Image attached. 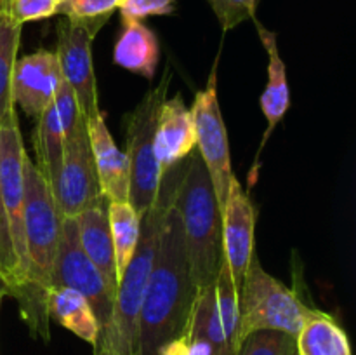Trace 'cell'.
Segmentation results:
<instances>
[{"label": "cell", "mask_w": 356, "mask_h": 355, "mask_svg": "<svg viewBox=\"0 0 356 355\" xmlns=\"http://www.w3.org/2000/svg\"><path fill=\"white\" fill-rule=\"evenodd\" d=\"M63 72L56 51L38 49L31 54L16 59L10 80V97L30 117L38 118L42 111L54 101Z\"/></svg>", "instance_id": "obj_12"}, {"label": "cell", "mask_w": 356, "mask_h": 355, "mask_svg": "<svg viewBox=\"0 0 356 355\" xmlns=\"http://www.w3.org/2000/svg\"><path fill=\"white\" fill-rule=\"evenodd\" d=\"M94 37L96 33L86 24L73 23L66 17H63L58 23L56 54L61 66L63 79L72 87L80 113L86 118L101 111L99 101H97L92 52H90Z\"/></svg>", "instance_id": "obj_10"}, {"label": "cell", "mask_w": 356, "mask_h": 355, "mask_svg": "<svg viewBox=\"0 0 356 355\" xmlns=\"http://www.w3.org/2000/svg\"><path fill=\"white\" fill-rule=\"evenodd\" d=\"M313 310L296 289L268 274L252 254L238 287L240 341L254 331H282L296 338Z\"/></svg>", "instance_id": "obj_4"}, {"label": "cell", "mask_w": 356, "mask_h": 355, "mask_svg": "<svg viewBox=\"0 0 356 355\" xmlns=\"http://www.w3.org/2000/svg\"><path fill=\"white\" fill-rule=\"evenodd\" d=\"M24 157H26V150H24L23 136H21L19 122H17L16 108H14L0 124V191H2L3 209H6L7 223H9L14 253H16L21 274H23V282L28 277V256L23 225Z\"/></svg>", "instance_id": "obj_9"}, {"label": "cell", "mask_w": 356, "mask_h": 355, "mask_svg": "<svg viewBox=\"0 0 356 355\" xmlns=\"http://www.w3.org/2000/svg\"><path fill=\"white\" fill-rule=\"evenodd\" d=\"M259 0H209L219 24L225 31L233 30L243 21L254 19Z\"/></svg>", "instance_id": "obj_27"}, {"label": "cell", "mask_w": 356, "mask_h": 355, "mask_svg": "<svg viewBox=\"0 0 356 355\" xmlns=\"http://www.w3.org/2000/svg\"><path fill=\"white\" fill-rule=\"evenodd\" d=\"M159 38L143 21H122L113 61L122 68L152 80L159 66Z\"/></svg>", "instance_id": "obj_18"}, {"label": "cell", "mask_w": 356, "mask_h": 355, "mask_svg": "<svg viewBox=\"0 0 356 355\" xmlns=\"http://www.w3.org/2000/svg\"><path fill=\"white\" fill-rule=\"evenodd\" d=\"M51 287H70L89 301L99 327L106 324L113 310V296L92 261L79 242L75 219L63 218L58 251L52 268Z\"/></svg>", "instance_id": "obj_8"}, {"label": "cell", "mask_w": 356, "mask_h": 355, "mask_svg": "<svg viewBox=\"0 0 356 355\" xmlns=\"http://www.w3.org/2000/svg\"><path fill=\"white\" fill-rule=\"evenodd\" d=\"M221 218L222 253H225V261L228 263L233 282L238 291L254 254L256 209L236 178L229 188V195L221 211Z\"/></svg>", "instance_id": "obj_13"}, {"label": "cell", "mask_w": 356, "mask_h": 355, "mask_svg": "<svg viewBox=\"0 0 356 355\" xmlns=\"http://www.w3.org/2000/svg\"><path fill=\"white\" fill-rule=\"evenodd\" d=\"M257 33H259L261 42H263L264 49L268 52V82L259 101L261 110H263L264 117L268 120V127L266 132H264L263 143L259 146L261 152L271 132L275 131L278 122L284 118L289 106H291V89H289L287 82V66H285L284 59L280 58V52H278L277 35L273 31L266 30L259 23H257Z\"/></svg>", "instance_id": "obj_17"}, {"label": "cell", "mask_w": 356, "mask_h": 355, "mask_svg": "<svg viewBox=\"0 0 356 355\" xmlns=\"http://www.w3.org/2000/svg\"><path fill=\"white\" fill-rule=\"evenodd\" d=\"M79 242L83 253L87 254L94 267L99 270L110 289L111 296L117 294L118 271L117 260H115L113 240H111L110 221H108V200H101L99 204L86 209L75 218Z\"/></svg>", "instance_id": "obj_16"}, {"label": "cell", "mask_w": 356, "mask_h": 355, "mask_svg": "<svg viewBox=\"0 0 356 355\" xmlns=\"http://www.w3.org/2000/svg\"><path fill=\"white\" fill-rule=\"evenodd\" d=\"M188 157L174 204L183 221L191 277L197 289H204L214 285L225 261L222 218L200 155L193 150Z\"/></svg>", "instance_id": "obj_3"}, {"label": "cell", "mask_w": 356, "mask_h": 355, "mask_svg": "<svg viewBox=\"0 0 356 355\" xmlns=\"http://www.w3.org/2000/svg\"><path fill=\"white\" fill-rule=\"evenodd\" d=\"M108 221L117 260L118 281L134 256L141 235V216L129 202H108Z\"/></svg>", "instance_id": "obj_21"}, {"label": "cell", "mask_w": 356, "mask_h": 355, "mask_svg": "<svg viewBox=\"0 0 356 355\" xmlns=\"http://www.w3.org/2000/svg\"><path fill=\"white\" fill-rule=\"evenodd\" d=\"M177 0H124L120 10L122 21H143L149 16H167L176 9Z\"/></svg>", "instance_id": "obj_29"}, {"label": "cell", "mask_w": 356, "mask_h": 355, "mask_svg": "<svg viewBox=\"0 0 356 355\" xmlns=\"http://www.w3.org/2000/svg\"><path fill=\"white\" fill-rule=\"evenodd\" d=\"M3 296H9V294H7V287H6V284H3V282L0 281V301H2Z\"/></svg>", "instance_id": "obj_31"}, {"label": "cell", "mask_w": 356, "mask_h": 355, "mask_svg": "<svg viewBox=\"0 0 356 355\" xmlns=\"http://www.w3.org/2000/svg\"><path fill=\"white\" fill-rule=\"evenodd\" d=\"M21 30L23 26L13 23L7 17L6 10V17L0 24V124L6 115L14 110L13 97H10V80H13L14 63L19 51Z\"/></svg>", "instance_id": "obj_22"}, {"label": "cell", "mask_w": 356, "mask_h": 355, "mask_svg": "<svg viewBox=\"0 0 356 355\" xmlns=\"http://www.w3.org/2000/svg\"><path fill=\"white\" fill-rule=\"evenodd\" d=\"M216 303H218L219 319H221L222 329L226 338L238 350L240 345V312H238V291L233 282L232 271L226 261H222L221 270L214 282Z\"/></svg>", "instance_id": "obj_23"}, {"label": "cell", "mask_w": 356, "mask_h": 355, "mask_svg": "<svg viewBox=\"0 0 356 355\" xmlns=\"http://www.w3.org/2000/svg\"><path fill=\"white\" fill-rule=\"evenodd\" d=\"M169 86L167 72L159 86L146 90L127 122L125 155L129 160V204L139 216L155 204L162 181V171L155 155V131L160 106L167 100Z\"/></svg>", "instance_id": "obj_5"}, {"label": "cell", "mask_w": 356, "mask_h": 355, "mask_svg": "<svg viewBox=\"0 0 356 355\" xmlns=\"http://www.w3.org/2000/svg\"><path fill=\"white\" fill-rule=\"evenodd\" d=\"M186 159L162 174L156 200L141 216V235L134 256L120 275L113 310L106 324L99 327L94 341V355H139V315L145 298L146 281L160 239L163 216L174 202Z\"/></svg>", "instance_id": "obj_2"}, {"label": "cell", "mask_w": 356, "mask_h": 355, "mask_svg": "<svg viewBox=\"0 0 356 355\" xmlns=\"http://www.w3.org/2000/svg\"><path fill=\"white\" fill-rule=\"evenodd\" d=\"M61 218L75 219L80 212L104 200L97 180L86 117H80L65 139L61 171L52 187Z\"/></svg>", "instance_id": "obj_7"}, {"label": "cell", "mask_w": 356, "mask_h": 355, "mask_svg": "<svg viewBox=\"0 0 356 355\" xmlns=\"http://www.w3.org/2000/svg\"><path fill=\"white\" fill-rule=\"evenodd\" d=\"M197 292L183 221L172 202L163 216L159 246L146 281L139 315V355H159L167 343L186 333Z\"/></svg>", "instance_id": "obj_1"}, {"label": "cell", "mask_w": 356, "mask_h": 355, "mask_svg": "<svg viewBox=\"0 0 356 355\" xmlns=\"http://www.w3.org/2000/svg\"><path fill=\"white\" fill-rule=\"evenodd\" d=\"M195 148L197 138L191 110L181 94L167 97L160 106L155 131V155L162 174L183 162Z\"/></svg>", "instance_id": "obj_14"}, {"label": "cell", "mask_w": 356, "mask_h": 355, "mask_svg": "<svg viewBox=\"0 0 356 355\" xmlns=\"http://www.w3.org/2000/svg\"><path fill=\"white\" fill-rule=\"evenodd\" d=\"M86 124L101 194L108 202H129V160L115 145L103 111L87 117Z\"/></svg>", "instance_id": "obj_15"}, {"label": "cell", "mask_w": 356, "mask_h": 355, "mask_svg": "<svg viewBox=\"0 0 356 355\" xmlns=\"http://www.w3.org/2000/svg\"><path fill=\"white\" fill-rule=\"evenodd\" d=\"M236 355H298L296 338L282 331H254L242 338Z\"/></svg>", "instance_id": "obj_25"}, {"label": "cell", "mask_w": 356, "mask_h": 355, "mask_svg": "<svg viewBox=\"0 0 356 355\" xmlns=\"http://www.w3.org/2000/svg\"><path fill=\"white\" fill-rule=\"evenodd\" d=\"M58 6L56 0H6L7 17L19 26L30 21L56 16Z\"/></svg>", "instance_id": "obj_28"}, {"label": "cell", "mask_w": 356, "mask_h": 355, "mask_svg": "<svg viewBox=\"0 0 356 355\" xmlns=\"http://www.w3.org/2000/svg\"><path fill=\"white\" fill-rule=\"evenodd\" d=\"M122 2L124 0H63L58 6V14L73 23L86 24L97 35Z\"/></svg>", "instance_id": "obj_24"}, {"label": "cell", "mask_w": 356, "mask_h": 355, "mask_svg": "<svg viewBox=\"0 0 356 355\" xmlns=\"http://www.w3.org/2000/svg\"><path fill=\"white\" fill-rule=\"evenodd\" d=\"M0 281L6 284L7 294L23 282L19 263H17L16 253H14L13 240H10L9 223H7L6 209H3L2 191H0Z\"/></svg>", "instance_id": "obj_26"}, {"label": "cell", "mask_w": 356, "mask_h": 355, "mask_svg": "<svg viewBox=\"0 0 356 355\" xmlns=\"http://www.w3.org/2000/svg\"><path fill=\"white\" fill-rule=\"evenodd\" d=\"M298 355H351L350 340L336 319L315 308L296 336Z\"/></svg>", "instance_id": "obj_19"}, {"label": "cell", "mask_w": 356, "mask_h": 355, "mask_svg": "<svg viewBox=\"0 0 356 355\" xmlns=\"http://www.w3.org/2000/svg\"><path fill=\"white\" fill-rule=\"evenodd\" d=\"M49 315L75 336L94 345L99 324L89 301L70 287H51L49 291Z\"/></svg>", "instance_id": "obj_20"}, {"label": "cell", "mask_w": 356, "mask_h": 355, "mask_svg": "<svg viewBox=\"0 0 356 355\" xmlns=\"http://www.w3.org/2000/svg\"><path fill=\"white\" fill-rule=\"evenodd\" d=\"M80 117L83 115L80 113L75 94L63 79L54 101L37 118V127L33 132V146L37 155V162L33 164L45 178L51 190L61 171L66 134Z\"/></svg>", "instance_id": "obj_11"}, {"label": "cell", "mask_w": 356, "mask_h": 355, "mask_svg": "<svg viewBox=\"0 0 356 355\" xmlns=\"http://www.w3.org/2000/svg\"><path fill=\"white\" fill-rule=\"evenodd\" d=\"M216 66L218 65H214L211 75H209L207 86L198 90L195 96L190 110L193 115L197 152L211 176L219 209L222 211L235 174L232 169L228 134H226L225 120H222L221 106H219L218 75H216L218 68Z\"/></svg>", "instance_id": "obj_6"}, {"label": "cell", "mask_w": 356, "mask_h": 355, "mask_svg": "<svg viewBox=\"0 0 356 355\" xmlns=\"http://www.w3.org/2000/svg\"><path fill=\"white\" fill-rule=\"evenodd\" d=\"M56 2H58V3H61V2H63V0H56Z\"/></svg>", "instance_id": "obj_32"}, {"label": "cell", "mask_w": 356, "mask_h": 355, "mask_svg": "<svg viewBox=\"0 0 356 355\" xmlns=\"http://www.w3.org/2000/svg\"><path fill=\"white\" fill-rule=\"evenodd\" d=\"M3 17H6V0H0V24H2Z\"/></svg>", "instance_id": "obj_30"}]
</instances>
